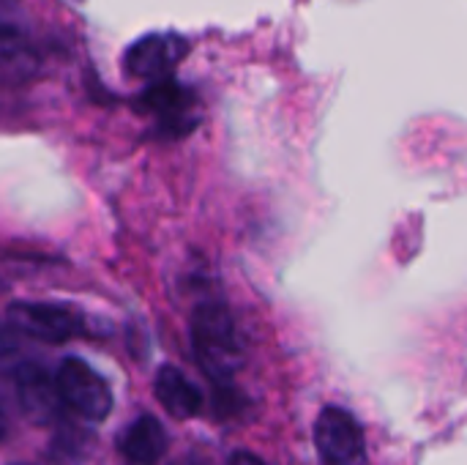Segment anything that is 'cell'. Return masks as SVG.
Listing matches in <instances>:
<instances>
[{
	"instance_id": "cell-4",
	"label": "cell",
	"mask_w": 467,
	"mask_h": 465,
	"mask_svg": "<svg viewBox=\"0 0 467 465\" xmlns=\"http://www.w3.org/2000/svg\"><path fill=\"white\" fill-rule=\"evenodd\" d=\"M8 323L19 334L33 340L57 345L79 334L82 318L77 310L63 304H44V301H16L8 307Z\"/></svg>"
},
{
	"instance_id": "cell-9",
	"label": "cell",
	"mask_w": 467,
	"mask_h": 465,
	"mask_svg": "<svg viewBox=\"0 0 467 465\" xmlns=\"http://www.w3.org/2000/svg\"><path fill=\"white\" fill-rule=\"evenodd\" d=\"M118 449L126 460L137 465H156L167 452V433L150 414L137 417L118 439Z\"/></svg>"
},
{
	"instance_id": "cell-14",
	"label": "cell",
	"mask_w": 467,
	"mask_h": 465,
	"mask_svg": "<svg viewBox=\"0 0 467 465\" xmlns=\"http://www.w3.org/2000/svg\"><path fill=\"white\" fill-rule=\"evenodd\" d=\"M186 465H202V463H186Z\"/></svg>"
},
{
	"instance_id": "cell-3",
	"label": "cell",
	"mask_w": 467,
	"mask_h": 465,
	"mask_svg": "<svg viewBox=\"0 0 467 465\" xmlns=\"http://www.w3.org/2000/svg\"><path fill=\"white\" fill-rule=\"evenodd\" d=\"M140 107L156 118L159 132L164 137H181L192 132L200 121L197 96L181 82H175V77L150 82V88L140 96Z\"/></svg>"
},
{
	"instance_id": "cell-6",
	"label": "cell",
	"mask_w": 467,
	"mask_h": 465,
	"mask_svg": "<svg viewBox=\"0 0 467 465\" xmlns=\"http://www.w3.org/2000/svg\"><path fill=\"white\" fill-rule=\"evenodd\" d=\"M189 52V44L178 33H148L126 52V71L137 79L159 82L172 77L175 66Z\"/></svg>"
},
{
	"instance_id": "cell-5",
	"label": "cell",
	"mask_w": 467,
	"mask_h": 465,
	"mask_svg": "<svg viewBox=\"0 0 467 465\" xmlns=\"http://www.w3.org/2000/svg\"><path fill=\"white\" fill-rule=\"evenodd\" d=\"M315 444L328 465H364L367 460L364 433L345 408H326L317 417Z\"/></svg>"
},
{
	"instance_id": "cell-11",
	"label": "cell",
	"mask_w": 467,
	"mask_h": 465,
	"mask_svg": "<svg viewBox=\"0 0 467 465\" xmlns=\"http://www.w3.org/2000/svg\"><path fill=\"white\" fill-rule=\"evenodd\" d=\"M16 354V337L8 329H0V359H8Z\"/></svg>"
},
{
	"instance_id": "cell-15",
	"label": "cell",
	"mask_w": 467,
	"mask_h": 465,
	"mask_svg": "<svg viewBox=\"0 0 467 465\" xmlns=\"http://www.w3.org/2000/svg\"><path fill=\"white\" fill-rule=\"evenodd\" d=\"M16 465H30V463H16Z\"/></svg>"
},
{
	"instance_id": "cell-2",
	"label": "cell",
	"mask_w": 467,
	"mask_h": 465,
	"mask_svg": "<svg viewBox=\"0 0 467 465\" xmlns=\"http://www.w3.org/2000/svg\"><path fill=\"white\" fill-rule=\"evenodd\" d=\"M55 389L66 408L90 422H101L112 411V392L107 381L82 359L68 356L60 362L55 373Z\"/></svg>"
},
{
	"instance_id": "cell-13",
	"label": "cell",
	"mask_w": 467,
	"mask_h": 465,
	"mask_svg": "<svg viewBox=\"0 0 467 465\" xmlns=\"http://www.w3.org/2000/svg\"><path fill=\"white\" fill-rule=\"evenodd\" d=\"M8 436V419H5V414H3V408H0V441Z\"/></svg>"
},
{
	"instance_id": "cell-7",
	"label": "cell",
	"mask_w": 467,
	"mask_h": 465,
	"mask_svg": "<svg viewBox=\"0 0 467 465\" xmlns=\"http://www.w3.org/2000/svg\"><path fill=\"white\" fill-rule=\"evenodd\" d=\"M19 408L36 425H52L63 414V403L57 397L55 381L36 365H22L14 370Z\"/></svg>"
},
{
	"instance_id": "cell-12",
	"label": "cell",
	"mask_w": 467,
	"mask_h": 465,
	"mask_svg": "<svg viewBox=\"0 0 467 465\" xmlns=\"http://www.w3.org/2000/svg\"><path fill=\"white\" fill-rule=\"evenodd\" d=\"M230 465H265L257 455H249V452H235L230 458Z\"/></svg>"
},
{
	"instance_id": "cell-1",
	"label": "cell",
	"mask_w": 467,
	"mask_h": 465,
	"mask_svg": "<svg viewBox=\"0 0 467 465\" xmlns=\"http://www.w3.org/2000/svg\"><path fill=\"white\" fill-rule=\"evenodd\" d=\"M192 343L200 367L216 384L227 386L244 365V351L230 310L224 304H202L192 321Z\"/></svg>"
},
{
	"instance_id": "cell-8",
	"label": "cell",
	"mask_w": 467,
	"mask_h": 465,
	"mask_svg": "<svg viewBox=\"0 0 467 465\" xmlns=\"http://www.w3.org/2000/svg\"><path fill=\"white\" fill-rule=\"evenodd\" d=\"M38 52L30 36L0 11V85H16L33 77Z\"/></svg>"
},
{
	"instance_id": "cell-10",
	"label": "cell",
	"mask_w": 467,
	"mask_h": 465,
	"mask_svg": "<svg viewBox=\"0 0 467 465\" xmlns=\"http://www.w3.org/2000/svg\"><path fill=\"white\" fill-rule=\"evenodd\" d=\"M156 400L161 403V408L175 417V419H192L202 411V395L200 389L178 370V367H161L156 373Z\"/></svg>"
}]
</instances>
